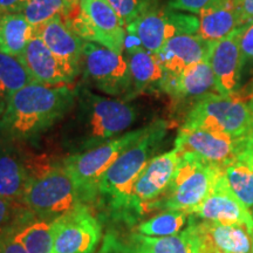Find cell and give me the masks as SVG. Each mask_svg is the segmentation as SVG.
Segmentation results:
<instances>
[{
  "mask_svg": "<svg viewBox=\"0 0 253 253\" xmlns=\"http://www.w3.org/2000/svg\"><path fill=\"white\" fill-rule=\"evenodd\" d=\"M137 118V108L128 101L78 87L71 112L60 123L59 145L66 156L84 153L125 134Z\"/></svg>",
  "mask_w": 253,
  "mask_h": 253,
  "instance_id": "obj_1",
  "label": "cell"
},
{
  "mask_svg": "<svg viewBox=\"0 0 253 253\" xmlns=\"http://www.w3.org/2000/svg\"><path fill=\"white\" fill-rule=\"evenodd\" d=\"M78 87L31 82L19 89L0 116V140L25 147L60 125L71 112Z\"/></svg>",
  "mask_w": 253,
  "mask_h": 253,
  "instance_id": "obj_2",
  "label": "cell"
},
{
  "mask_svg": "<svg viewBox=\"0 0 253 253\" xmlns=\"http://www.w3.org/2000/svg\"><path fill=\"white\" fill-rule=\"evenodd\" d=\"M169 130V123L157 120L147 126L144 134L107 170L97 186L96 203L106 217L120 221L136 179L151 158L156 156Z\"/></svg>",
  "mask_w": 253,
  "mask_h": 253,
  "instance_id": "obj_3",
  "label": "cell"
},
{
  "mask_svg": "<svg viewBox=\"0 0 253 253\" xmlns=\"http://www.w3.org/2000/svg\"><path fill=\"white\" fill-rule=\"evenodd\" d=\"M145 129L147 126H141L84 153L63 157V167L74 182L82 204L90 207L96 203L97 186L102 176L116 160L144 134Z\"/></svg>",
  "mask_w": 253,
  "mask_h": 253,
  "instance_id": "obj_4",
  "label": "cell"
},
{
  "mask_svg": "<svg viewBox=\"0 0 253 253\" xmlns=\"http://www.w3.org/2000/svg\"><path fill=\"white\" fill-rule=\"evenodd\" d=\"M221 168L205 162L194 154L179 153V163L164 195L154 211H185L191 214L213 189Z\"/></svg>",
  "mask_w": 253,
  "mask_h": 253,
  "instance_id": "obj_5",
  "label": "cell"
},
{
  "mask_svg": "<svg viewBox=\"0 0 253 253\" xmlns=\"http://www.w3.org/2000/svg\"><path fill=\"white\" fill-rule=\"evenodd\" d=\"M183 126L240 138L253 135L249 101L238 91L209 94L191 106Z\"/></svg>",
  "mask_w": 253,
  "mask_h": 253,
  "instance_id": "obj_6",
  "label": "cell"
},
{
  "mask_svg": "<svg viewBox=\"0 0 253 253\" xmlns=\"http://www.w3.org/2000/svg\"><path fill=\"white\" fill-rule=\"evenodd\" d=\"M63 19L84 41L99 43L119 54L125 52L126 26L107 0H81L66 12Z\"/></svg>",
  "mask_w": 253,
  "mask_h": 253,
  "instance_id": "obj_7",
  "label": "cell"
},
{
  "mask_svg": "<svg viewBox=\"0 0 253 253\" xmlns=\"http://www.w3.org/2000/svg\"><path fill=\"white\" fill-rule=\"evenodd\" d=\"M84 87L93 88L115 99L131 100V77L123 54L86 41L80 62Z\"/></svg>",
  "mask_w": 253,
  "mask_h": 253,
  "instance_id": "obj_8",
  "label": "cell"
},
{
  "mask_svg": "<svg viewBox=\"0 0 253 253\" xmlns=\"http://www.w3.org/2000/svg\"><path fill=\"white\" fill-rule=\"evenodd\" d=\"M178 163L176 148L151 158L136 179L119 223L136 226L144 216L154 212V205L169 188Z\"/></svg>",
  "mask_w": 253,
  "mask_h": 253,
  "instance_id": "obj_9",
  "label": "cell"
},
{
  "mask_svg": "<svg viewBox=\"0 0 253 253\" xmlns=\"http://www.w3.org/2000/svg\"><path fill=\"white\" fill-rule=\"evenodd\" d=\"M21 203L37 217L46 219H56L82 204L74 182L62 162L31 178Z\"/></svg>",
  "mask_w": 253,
  "mask_h": 253,
  "instance_id": "obj_10",
  "label": "cell"
},
{
  "mask_svg": "<svg viewBox=\"0 0 253 253\" xmlns=\"http://www.w3.org/2000/svg\"><path fill=\"white\" fill-rule=\"evenodd\" d=\"M198 17L186 12L176 11L160 4L148 9L126 27L145 49L156 54L172 38L182 34H197Z\"/></svg>",
  "mask_w": 253,
  "mask_h": 253,
  "instance_id": "obj_11",
  "label": "cell"
},
{
  "mask_svg": "<svg viewBox=\"0 0 253 253\" xmlns=\"http://www.w3.org/2000/svg\"><path fill=\"white\" fill-rule=\"evenodd\" d=\"M53 230L52 253H94L102 238V224L87 204L54 219Z\"/></svg>",
  "mask_w": 253,
  "mask_h": 253,
  "instance_id": "obj_12",
  "label": "cell"
},
{
  "mask_svg": "<svg viewBox=\"0 0 253 253\" xmlns=\"http://www.w3.org/2000/svg\"><path fill=\"white\" fill-rule=\"evenodd\" d=\"M248 137L236 138L204 129L182 126L175 140V148L178 153L194 154L205 162L223 168L235 161L242 153Z\"/></svg>",
  "mask_w": 253,
  "mask_h": 253,
  "instance_id": "obj_13",
  "label": "cell"
},
{
  "mask_svg": "<svg viewBox=\"0 0 253 253\" xmlns=\"http://www.w3.org/2000/svg\"><path fill=\"white\" fill-rule=\"evenodd\" d=\"M190 224L202 253H252L253 232L239 224L201 220L191 214Z\"/></svg>",
  "mask_w": 253,
  "mask_h": 253,
  "instance_id": "obj_14",
  "label": "cell"
},
{
  "mask_svg": "<svg viewBox=\"0 0 253 253\" xmlns=\"http://www.w3.org/2000/svg\"><path fill=\"white\" fill-rule=\"evenodd\" d=\"M19 60L23 62L32 81L45 86H69L80 74L59 59L34 34Z\"/></svg>",
  "mask_w": 253,
  "mask_h": 253,
  "instance_id": "obj_15",
  "label": "cell"
},
{
  "mask_svg": "<svg viewBox=\"0 0 253 253\" xmlns=\"http://www.w3.org/2000/svg\"><path fill=\"white\" fill-rule=\"evenodd\" d=\"M209 62L213 72L218 94L227 95L239 91L244 77L240 28L211 45Z\"/></svg>",
  "mask_w": 253,
  "mask_h": 253,
  "instance_id": "obj_16",
  "label": "cell"
},
{
  "mask_svg": "<svg viewBox=\"0 0 253 253\" xmlns=\"http://www.w3.org/2000/svg\"><path fill=\"white\" fill-rule=\"evenodd\" d=\"M123 55L131 77V100L141 94L162 93L167 74L155 53L145 49L131 34H126Z\"/></svg>",
  "mask_w": 253,
  "mask_h": 253,
  "instance_id": "obj_17",
  "label": "cell"
},
{
  "mask_svg": "<svg viewBox=\"0 0 253 253\" xmlns=\"http://www.w3.org/2000/svg\"><path fill=\"white\" fill-rule=\"evenodd\" d=\"M191 214L201 220L216 221L220 224H239L249 227L253 232L252 212L230 191L224 178L223 170L217 177L210 194Z\"/></svg>",
  "mask_w": 253,
  "mask_h": 253,
  "instance_id": "obj_18",
  "label": "cell"
},
{
  "mask_svg": "<svg viewBox=\"0 0 253 253\" xmlns=\"http://www.w3.org/2000/svg\"><path fill=\"white\" fill-rule=\"evenodd\" d=\"M211 45L198 34H182L170 39L156 56L169 77H176L186 68L209 59Z\"/></svg>",
  "mask_w": 253,
  "mask_h": 253,
  "instance_id": "obj_19",
  "label": "cell"
},
{
  "mask_svg": "<svg viewBox=\"0 0 253 253\" xmlns=\"http://www.w3.org/2000/svg\"><path fill=\"white\" fill-rule=\"evenodd\" d=\"M162 93L169 95L177 102L191 101L194 104L209 94L217 93L209 59L186 68L176 77L167 75Z\"/></svg>",
  "mask_w": 253,
  "mask_h": 253,
  "instance_id": "obj_20",
  "label": "cell"
},
{
  "mask_svg": "<svg viewBox=\"0 0 253 253\" xmlns=\"http://www.w3.org/2000/svg\"><path fill=\"white\" fill-rule=\"evenodd\" d=\"M28 182L27 151L0 140V197L21 202Z\"/></svg>",
  "mask_w": 253,
  "mask_h": 253,
  "instance_id": "obj_21",
  "label": "cell"
},
{
  "mask_svg": "<svg viewBox=\"0 0 253 253\" xmlns=\"http://www.w3.org/2000/svg\"><path fill=\"white\" fill-rule=\"evenodd\" d=\"M33 34L40 38L59 59L80 73V62L86 41L66 24L63 17H56L34 28Z\"/></svg>",
  "mask_w": 253,
  "mask_h": 253,
  "instance_id": "obj_22",
  "label": "cell"
},
{
  "mask_svg": "<svg viewBox=\"0 0 253 253\" xmlns=\"http://www.w3.org/2000/svg\"><path fill=\"white\" fill-rule=\"evenodd\" d=\"M197 15V34L210 43L217 42L242 28L235 0H212Z\"/></svg>",
  "mask_w": 253,
  "mask_h": 253,
  "instance_id": "obj_23",
  "label": "cell"
},
{
  "mask_svg": "<svg viewBox=\"0 0 253 253\" xmlns=\"http://www.w3.org/2000/svg\"><path fill=\"white\" fill-rule=\"evenodd\" d=\"M230 191L250 211H253V135L235 161L221 168Z\"/></svg>",
  "mask_w": 253,
  "mask_h": 253,
  "instance_id": "obj_24",
  "label": "cell"
},
{
  "mask_svg": "<svg viewBox=\"0 0 253 253\" xmlns=\"http://www.w3.org/2000/svg\"><path fill=\"white\" fill-rule=\"evenodd\" d=\"M126 239L145 253H202L190 221L182 232L173 236L148 237L132 232Z\"/></svg>",
  "mask_w": 253,
  "mask_h": 253,
  "instance_id": "obj_25",
  "label": "cell"
},
{
  "mask_svg": "<svg viewBox=\"0 0 253 253\" xmlns=\"http://www.w3.org/2000/svg\"><path fill=\"white\" fill-rule=\"evenodd\" d=\"M33 37V27L20 13L0 17V52L20 59Z\"/></svg>",
  "mask_w": 253,
  "mask_h": 253,
  "instance_id": "obj_26",
  "label": "cell"
},
{
  "mask_svg": "<svg viewBox=\"0 0 253 253\" xmlns=\"http://www.w3.org/2000/svg\"><path fill=\"white\" fill-rule=\"evenodd\" d=\"M54 219L34 216L15 230L14 236L27 253H52Z\"/></svg>",
  "mask_w": 253,
  "mask_h": 253,
  "instance_id": "obj_27",
  "label": "cell"
},
{
  "mask_svg": "<svg viewBox=\"0 0 253 253\" xmlns=\"http://www.w3.org/2000/svg\"><path fill=\"white\" fill-rule=\"evenodd\" d=\"M31 82L33 81L20 60L0 52V116L13 95Z\"/></svg>",
  "mask_w": 253,
  "mask_h": 253,
  "instance_id": "obj_28",
  "label": "cell"
},
{
  "mask_svg": "<svg viewBox=\"0 0 253 253\" xmlns=\"http://www.w3.org/2000/svg\"><path fill=\"white\" fill-rule=\"evenodd\" d=\"M191 214L185 211L168 210L142 220L136 225V233L148 237H168L182 232L188 226Z\"/></svg>",
  "mask_w": 253,
  "mask_h": 253,
  "instance_id": "obj_29",
  "label": "cell"
},
{
  "mask_svg": "<svg viewBox=\"0 0 253 253\" xmlns=\"http://www.w3.org/2000/svg\"><path fill=\"white\" fill-rule=\"evenodd\" d=\"M66 12L67 6L63 0H31L23 14L34 30L56 17H65Z\"/></svg>",
  "mask_w": 253,
  "mask_h": 253,
  "instance_id": "obj_30",
  "label": "cell"
},
{
  "mask_svg": "<svg viewBox=\"0 0 253 253\" xmlns=\"http://www.w3.org/2000/svg\"><path fill=\"white\" fill-rule=\"evenodd\" d=\"M34 216L21 202L0 197V237L15 232L19 226Z\"/></svg>",
  "mask_w": 253,
  "mask_h": 253,
  "instance_id": "obj_31",
  "label": "cell"
},
{
  "mask_svg": "<svg viewBox=\"0 0 253 253\" xmlns=\"http://www.w3.org/2000/svg\"><path fill=\"white\" fill-rule=\"evenodd\" d=\"M126 27L148 9L158 5V0H107Z\"/></svg>",
  "mask_w": 253,
  "mask_h": 253,
  "instance_id": "obj_32",
  "label": "cell"
},
{
  "mask_svg": "<svg viewBox=\"0 0 253 253\" xmlns=\"http://www.w3.org/2000/svg\"><path fill=\"white\" fill-rule=\"evenodd\" d=\"M97 253H145L137 249L126 239V237L119 235L116 231L108 230L104 235L102 244Z\"/></svg>",
  "mask_w": 253,
  "mask_h": 253,
  "instance_id": "obj_33",
  "label": "cell"
},
{
  "mask_svg": "<svg viewBox=\"0 0 253 253\" xmlns=\"http://www.w3.org/2000/svg\"><path fill=\"white\" fill-rule=\"evenodd\" d=\"M240 49L245 71L253 69V23L240 28Z\"/></svg>",
  "mask_w": 253,
  "mask_h": 253,
  "instance_id": "obj_34",
  "label": "cell"
},
{
  "mask_svg": "<svg viewBox=\"0 0 253 253\" xmlns=\"http://www.w3.org/2000/svg\"><path fill=\"white\" fill-rule=\"evenodd\" d=\"M212 0H168V6L176 11L198 14Z\"/></svg>",
  "mask_w": 253,
  "mask_h": 253,
  "instance_id": "obj_35",
  "label": "cell"
},
{
  "mask_svg": "<svg viewBox=\"0 0 253 253\" xmlns=\"http://www.w3.org/2000/svg\"><path fill=\"white\" fill-rule=\"evenodd\" d=\"M0 253H27V251L15 238L13 232L0 237Z\"/></svg>",
  "mask_w": 253,
  "mask_h": 253,
  "instance_id": "obj_36",
  "label": "cell"
},
{
  "mask_svg": "<svg viewBox=\"0 0 253 253\" xmlns=\"http://www.w3.org/2000/svg\"><path fill=\"white\" fill-rule=\"evenodd\" d=\"M242 27L253 23V0H235Z\"/></svg>",
  "mask_w": 253,
  "mask_h": 253,
  "instance_id": "obj_37",
  "label": "cell"
},
{
  "mask_svg": "<svg viewBox=\"0 0 253 253\" xmlns=\"http://www.w3.org/2000/svg\"><path fill=\"white\" fill-rule=\"evenodd\" d=\"M31 0H0V17L5 14L20 13Z\"/></svg>",
  "mask_w": 253,
  "mask_h": 253,
  "instance_id": "obj_38",
  "label": "cell"
},
{
  "mask_svg": "<svg viewBox=\"0 0 253 253\" xmlns=\"http://www.w3.org/2000/svg\"><path fill=\"white\" fill-rule=\"evenodd\" d=\"M63 1H65L66 6H67V11H68V9L75 7V6L80 4L81 0H63Z\"/></svg>",
  "mask_w": 253,
  "mask_h": 253,
  "instance_id": "obj_39",
  "label": "cell"
},
{
  "mask_svg": "<svg viewBox=\"0 0 253 253\" xmlns=\"http://www.w3.org/2000/svg\"><path fill=\"white\" fill-rule=\"evenodd\" d=\"M249 108L251 112V118H252V129H253V99L249 101Z\"/></svg>",
  "mask_w": 253,
  "mask_h": 253,
  "instance_id": "obj_40",
  "label": "cell"
},
{
  "mask_svg": "<svg viewBox=\"0 0 253 253\" xmlns=\"http://www.w3.org/2000/svg\"><path fill=\"white\" fill-rule=\"evenodd\" d=\"M252 216H253V211H252ZM252 253H253V251H252Z\"/></svg>",
  "mask_w": 253,
  "mask_h": 253,
  "instance_id": "obj_41",
  "label": "cell"
},
{
  "mask_svg": "<svg viewBox=\"0 0 253 253\" xmlns=\"http://www.w3.org/2000/svg\"><path fill=\"white\" fill-rule=\"evenodd\" d=\"M252 99H253V94H252Z\"/></svg>",
  "mask_w": 253,
  "mask_h": 253,
  "instance_id": "obj_42",
  "label": "cell"
}]
</instances>
